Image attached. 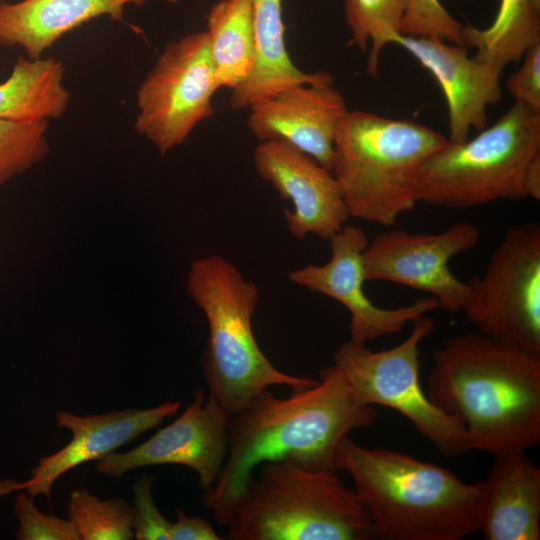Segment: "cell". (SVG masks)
Masks as SVG:
<instances>
[{"instance_id": "1", "label": "cell", "mask_w": 540, "mask_h": 540, "mask_svg": "<svg viewBox=\"0 0 540 540\" xmlns=\"http://www.w3.org/2000/svg\"><path fill=\"white\" fill-rule=\"evenodd\" d=\"M319 376L315 385L288 398H278L266 388L230 415L225 462L214 485L202 495L219 525L230 523L257 466L290 459L310 470L335 471L333 457L342 438L375 423L374 407L354 399L337 367L332 364Z\"/></svg>"}, {"instance_id": "2", "label": "cell", "mask_w": 540, "mask_h": 540, "mask_svg": "<svg viewBox=\"0 0 540 540\" xmlns=\"http://www.w3.org/2000/svg\"><path fill=\"white\" fill-rule=\"evenodd\" d=\"M430 401L464 426L469 451L494 456L540 442V355L480 332L449 337L433 356Z\"/></svg>"}, {"instance_id": "3", "label": "cell", "mask_w": 540, "mask_h": 540, "mask_svg": "<svg viewBox=\"0 0 540 540\" xmlns=\"http://www.w3.org/2000/svg\"><path fill=\"white\" fill-rule=\"evenodd\" d=\"M333 467L351 476L376 538L460 540L479 529L482 481L465 483L441 466L362 447L349 435L337 445Z\"/></svg>"}, {"instance_id": "4", "label": "cell", "mask_w": 540, "mask_h": 540, "mask_svg": "<svg viewBox=\"0 0 540 540\" xmlns=\"http://www.w3.org/2000/svg\"><path fill=\"white\" fill-rule=\"evenodd\" d=\"M186 288L208 322L202 370L209 396L227 413L238 412L270 386L297 392L317 383L280 371L260 349L252 328L259 289L232 262L219 255L193 261Z\"/></svg>"}, {"instance_id": "5", "label": "cell", "mask_w": 540, "mask_h": 540, "mask_svg": "<svg viewBox=\"0 0 540 540\" xmlns=\"http://www.w3.org/2000/svg\"><path fill=\"white\" fill-rule=\"evenodd\" d=\"M237 501L230 540H369L376 538L353 489L335 471L290 459L261 464Z\"/></svg>"}, {"instance_id": "6", "label": "cell", "mask_w": 540, "mask_h": 540, "mask_svg": "<svg viewBox=\"0 0 540 540\" xmlns=\"http://www.w3.org/2000/svg\"><path fill=\"white\" fill-rule=\"evenodd\" d=\"M448 138L410 120L349 111L334 141L332 173L350 217L392 226L418 203L414 178Z\"/></svg>"}, {"instance_id": "7", "label": "cell", "mask_w": 540, "mask_h": 540, "mask_svg": "<svg viewBox=\"0 0 540 540\" xmlns=\"http://www.w3.org/2000/svg\"><path fill=\"white\" fill-rule=\"evenodd\" d=\"M540 153V112L514 104L492 126L463 142L447 141L419 167L418 202L466 209L526 198L524 178Z\"/></svg>"}, {"instance_id": "8", "label": "cell", "mask_w": 540, "mask_h": 540, "mask_svg": "<svg viewBox=\"0 0 540 540\" xmlns=\"http://www.w3.org/2000/svg\"><path fill=\"white\" fill-rule=\"evenodd\" d=\"M434 330L425 315L413 322L407 338L385 350L373 351L366 343L349 339L333 354V365L345 378L361 405L391 408L446 458L469 452L463 424L436 407L423 390L419 375L421 342Z\"/></svg>"}, {"instance_id": "9", "label": "cell", "mask_w": 540, "mask_h": 540, "mask_svg": "<svg viewBox=\"0 0 540 540\" xmlns=\"http://www.w3.org/2000/svg\"><path fill=\"white\" fill-rule=\"evenodd\" d=\"M462 311L480 333L540 355V224L506 230Z\"/></svg>"}, {"instance_id": "10", "label": "cell", "mask_w": 540, "mask_h": 540, "mask_svg": "<svg viewBox=\"0 0 540 540\" xmlns=\"http://www.w3.org/2000/svg\"><path fill=\"white\" fill-rule=\"evenodd\" d=\"M218 89L206 31L167 43L137 90L134 127L164 155L214 113Z\"/></svg>"}, {"instance_id": "11", "label": "cell", "mask_w": 540, "mask_h": 540, "mask_svg": "<svg viewBox=\"0 0 540 540\" xmlns=\"http://www.w3.org/2000/svg\"><path fill=\"white\" fill-rule=\"evenodd\" d=\"M479 228L458 222L436 234H413L404 229L382 232L363 252L368 280L389 281L420 290L437 299L449 313L462 310L469 286L451 271L449 263L480 241Z\"/></svg>"}, {"instance_id": "12", "label": "cell", "mask_w": 540, "mask_h": 540, "mask_svg": "<svg viewBox=\"0 0 540 540\" xmlns=\"http://www.w3.org/2000/svg\"><path fill=\"white\" fill-rule=\"evenodd\" d=\"M329 241L331 257L325 264L292 270L289 279L342 304L350 314V339L366 343L400 332L408 323L440 308L437 299L429 295L396 308L377 306L363 288V252L369 242L365 231L345 225Z\"/></svg>"}, {"instance_id": "13", "label": "cell", "mask_w": 540, "mask_h": 540, "mask_svg": "<svg viewBox=\"0 0 540 540\" xmlns=\"http://www.w3.org/2000/svg\"><path fill=\"white\" fill-rule=\"evenodd\" d=\"M227 413L202 388L171 424L148 440L122 453L113 452L96 461V470L107 477L120 478L146 466L182 465L198 475L199 486L209 490L216 482L228 452Z\"/></svg>"}, {"instance_id": "14", "label": "cell", "mask_w": 540, "mask_h": 540, "mask_svg": "<svg viewBox=\"0 0 540 540\" xmlns=\"http://www.w3.org/2000/svg\"><path fill=\"white\" fill-rule=\"evenodd\" d=\"M253 163L258 175L292 203L293 210L283 213L294 237L330 240L346 225L350 215L337 179L311 156L285 142L264 141L254 149Z\"/></svg>"}, {"instance_id": "15", "label": "cell", "mask_w": 540, "mask_h": 540, "mask_svg": "<svg viewBox=\"0 0 540 540\" xmlns=\"http://www.w3.org/2000/svg\"><path fill=\"white\" fill-rule=\"evenodd\" d=\"M249 109L247 127L260 142L288 143L332 170L335 137L349 112L332 85H295Z\"/></svg>"}, {"instance_id": "16", "label": "cell", "mask_w": 540, "mask_h": 540, "mask_svg": "<svg viewBox=\"0 0 540 540\" xmlns=\"http://www.w3.org/2000/svg\"><path fill=\"white\" fill-rule=\"evenodd\" d=\"M180 407L178 401H166L151 408H127L98 415L79 416L57 411V426L69 430L72 438L63 448L39 460L26 480L25 491L32 498L44 495L49 499L53 484L63 474L115 452L176 415Z\"/></svg>"}, {"instance_id": "17", "label": "cell", "mask_w": 540, "mask_h": 540, "mask_svg": "<svg viewBox=\"0 0 540 540\" xmlns=\"http://www.w3.org/2000/svg\"><path fill=\"white\" fill-rule=\"evenodd\" d=\"M394 44L408 51L438 82L447 103L451 142L486 128L487 108L501 101L500 73L474 57L467 47L437 38L400 35Z\"/></svg>"}, {"instance_id": "18", "label": "cell", "mask_w": 540, "mask_h": 540, "mask_svg": "<svg viewBox=\"0 0 540 540\" xmlns=\"http://www.w3.org/2000/svg\"><path fill=\"white\" fill-rule=\"evenodd\" d=\"M483 482L479 529L487 540L540 539V469L526 451L495 456Z\"/></svg>"}, {"instance_id": "19", "label": "cell", "mask_w": 540, "mask_h": 540, "mask_svg": "<svg viewBox=\"0 0 540 540\" xmlns=\"http://www.w3.org/2000/svg\"><path fill=\"white\" fill-rule=\"evenodd\" d=\"M148 0H22L0 1V45L20 47L28 58L42 57L59 38L99 16L124 21L130 3ZM175 1V0H168Z\"/></svg>"}, {"instance_id": "20", "label": "cell", "mask_w": 540, "mask_h": 540, "mask_svg": "<svg viewBox=\"0 0 540 540\" xmlns=\"http://www.w3.org/2000/svg\"><path fill=\"white\" fill-rule=\"evenodd\" d=\"M252 5L254 66L247 79L231 90L232 108H249L252 104L295 85H332L333 77L329 73H307L292 62L284 39L282 0H252Z\"/></svg>"}, {"instance_id": "21", "label": "cell", "mask_w": 540, "mask_h": 540, "mask_svg": "<svg viewBox=\"0 0 540 540\" xmlns=\"http://www.w3.org/2000/svg\"><path fill=\"white\" fill-rule=\"evenodd\" d=\"M64 71L63 63L54 57L20 56L10 76L0 83V120L33 123L60 118L70 101Z\"/></svg>"}, {"instance_id": "22", "label": "cell", "mask_w": 540, "mask_h": 540, "mask_svg": "<svg viewBox=\"0 0 540 540\" xmlns=\"http://www.w3.org/2000/svg\"><path fill=\"white\" fill-rule=\"evenodd\" d=\"M206 19L217 86L232 90L247 79L254 66L252 0H219Z\"/></svg>"}, {"instance_id": "23", "label": "cell", "mask_w": 540, "mask_h": 540, "mask_svg": "<svg viewBox=\"0 0 540 540\" xmlns=\"http://www.w3.org/2000/svg\"><path fill=\"white\" fill-rule=\"evenodd\" d=\"M540 8L532 0H500L492 24L480 29L463 26L466 46L476 49L474 58L501 72L517 63L531 46L540 43Z\"/></svg>"}, {"instance_id": "24", "label": "cell", "mask_w": 540, "mask_h": 540, "mask_svg": "<svg viewBox=\"0 0 540 540\" xmlns=\"http://www.w3.org/2000/svg\"><path fill=\"white\" fill-rule=\"evenodd\" d=\"M407 5L408 0H345L352 43L364 52L370 42L366 67L369 76L377 78L381 50L401 35Z\"/></svg>"}, {"instance_id": "25", "label": "cell", "mask_w": 540, "mask_h": 540, "mask_svg": "<svg viewBox=\"0 0 540 540\" xmlns=\"http://www.w3.org/2000/svg\"><path fill=\"white\" fill-rule=\"evenodd\" d=\"M132 505L122 498L99 499L87 488L74 489L67 503V519L80 540H131Z\"/></svg>"}, {"instance_id": "26", "label": "cell", "mask_w": 540, "mask_h": 540, "mask_svg": "<svg viewBox=\"0 0 540 540\" xmlns=\"http://www.w3.org/2000/svg\"><path fill=\"white\" fill-rule=\"evenodd\" d=\"M48 121L0 120V185L40 163L49 152Z\"/></svg>"}, {"instance_id": "27", "label": "cell", "mask_w": 540, "mask_h": 540, "mask_svg": "<svg viewBox=\"0 0 540 540\" xmlns=\"http://www.w3.org/2000/svg\"><path fill=\"white\" fill-rule=\"evenodd\" d=\"M401 35L437 38L466 46L463 25L447 11L440 0H408Z\"/></svg>"}, {"instance_id": "28", "label": "cell", "mask_w": 540, "mask_h": 540, "mask_svg": "<svg viewBox=\"0 0 540 540\" xmlns=\"http://www.w3.org/2000/svg\"><path fill=\"white\" fill-rule=\"evenodd\" d=\"M33 499L27 492H20L15 498L13 511L18 522L16 539L80 540L71 521L41 512Z\"/></svg>"}, {"instance_id": "29", "label": "cell", "mask_w": 540, "mask_h": 540, "mask_svg": "<svg viewBox=\"0 0 540 540\" xmlns=\"http://www.w3.org/2000/svg\"><path fill=\"white\" fill-rule=\"evenodd\" d=\"M152 486L153 479L147 475L136 478L132 485L134 539L170 540L171 522L158 510L153 499Z\"/></svg>"}, {"instance_id": "30", "label": "cell", "mask_w": 540, "mask_h": 540, "mask_svg": "<svg viewBox=\"0 0 540 540\" xmlns=\"http://www.w3.org/2000/svg\"><path fill=\"white\" fill-rule=\"evenodd\" d=\"M520 68L506 81L516 103L540 112V43L526 50Z\"/></svg>"}, {"instance_id": "31", "label": "cell", "mask_w": 540, "mask_h": 540, "mask_svg": "<svg viewBox=\"0 0 540 540\" xmlns=\"http://www.w3.org/2000/svg\"><path fill=\"white\" fill-rule=\"evenodd\" d=\"M213 526L198 516H187L176 510V521L171 523L170 540H220Z\"/></svg>"}, {"instance_id": "32", "label": "cell", "mask_w": 540, "mask_h": 540, "mask_svg": "<svg viewBox=\"0 0 540 540\" xmlns=\"http://www.w3.org/2000/svg\"><path fill=\"white\" fill-rule=\"evenodd\" d=\"M524 189L526 197L537 201L540 200V153L530 161L527 167Z\"/></svg>"}, {"instance_id": "33", "label": "cell", "mask_w": 540, "mask_h": 540, "mask_svg": "<svg viewBox=\"0 0 540 540\" xmlns=\"http://www.w3.org/2000/svg\"><path fill=\"white\" fill-rule=\"evenodd\" d=\"M26 487H27L26 480L23 482H18L10 478L0 479V499L13 492L25 490Z\"/></svg>"}, {"instance_id": "34", "label": "cell", "mask_w": 540, "mask_h": 540, "mask_svg": "<svg viewBox=\"0 0 540 540\" xmlns=\"http://www.w3.org/2000/svg\"><path fill=\"white\" fill-rule=\"evenodd\" d=\"M536 7L540 8V0H532Z\"/></svg>"}, {"instance_id": "35", "label": "cell", "mask_w": 540, "mask_h": 540, "mask_svg": "<svg viewBox=\"0 0 540 540\" xmlns=\"http://www.w3.org/2000/svg\"><path fill=\"white\" fill-rule=\"evenodd\" d=\"M0 1H2V0H0Z\"/></svg>"}]
</instances>
